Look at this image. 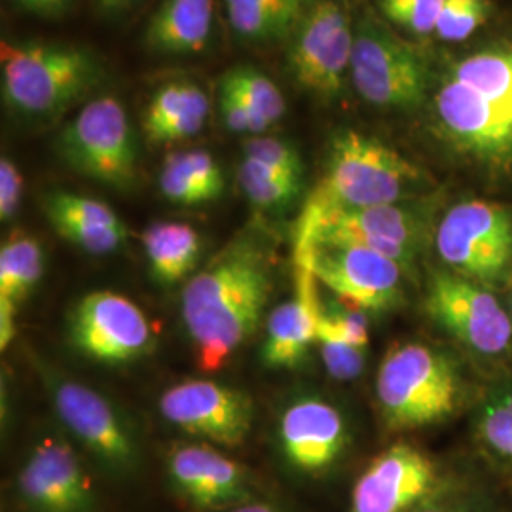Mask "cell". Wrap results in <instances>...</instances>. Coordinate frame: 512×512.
<instances>
[{"instance_id":"obj_3","label":"cell","mask_w":512,"mask_h":512,"mask_svg":"<svg viewBox=\"0 0 512 512\" xmlns=\"http://www.w3.org/2000/svg\"><path fill=\"white\" fill-rule=\"evenodd\" d=\"M105 76L99 57L84 46L54 40H4L0 46L2 103L25 124H54Z\"/></svg>"},{"instance_id":"obj_17","label":"cell","mask_w":512,"mask_h":512,"mask_svg":"<svg viewBox=\"0 0 512 512\" xmlns=\"http://www.w3.org/2000/svg\"><path fill=\"white\" fill-rule=\"evenodd\" d=\"M277 446L294 471L321 475L344 454L348 423L334 404L317 395H296L279 412Z\"/></svg>"},{"instance_id":"obj_14","label":"cell","mask_w":512,"mask_h":512,"mask_svg":"<svg viewBox=\"0 0 512 512\" xmlns=\"http://www.w3.org/2000/svg\"><path fill=\"white\" fill-rule=\"evenodd\" d=\"M23 512H99L92 478L61 433L40 435L16 476Z\"/></svg>"},{"instance_id":"obj_22","label":"cell","mask_w":512,"mask_h":512,"mask_svg":"<svg viewBox=\"0 0 512 512\" xmlns=\"http://www.w3.org/2000/svg\"><path fill=\"white\" fill-rule=\"evenodd\" d=\"M211 99L194 80L177 78L152 93L143 114V131L152 145H175L194 139L207 126Z\"/></svg>"},{"instance_id":"obj_2","label":"cell","mask_w":512,"mask_h":512,"mask_svg":"<svg viewBox=\"0 0 512 512\" xmlns=\"http://www.w3.org/2000/svg\"><path fill=\"white\" fill-rule=\"evenodd\" d=\"M435 118L452 145L480 160L512 154V44H492L454 63L435 93Z\"/></svg>"},{"instance_id":"obj_24","label":"cell","mask_w":512,"mask_h":512,"mask_svg":"<svg viewBox=\"0 0 512 512\" xmlns=\"http://www.w3.org/2000/svg\"><path fill=\"white\" fill-rule=\"evenodd\" d=\"M202 247V236L188 222L156 220L143 232L148 270L165 287L186 283L198 272Z\"/></svg>"},{"instance_id":"obj_21","label":"cell","mask_w":512,"mask_h":512,"mask_svg":"<svg viewBox=\"0 0 512 512\" xmlns=\"http://www.w3.org/2000/svg\"><path fill=\"white\" fill-rule=\"evenodd\" d=\"M42 211L55 232L88 255H110L124 247L128 228L101 200L54 190L42 198Z\"/></svg>"},{"instance_id":"obj_9","label":"cell","mask_w":512,"mask_h":512,"mask_svg":"<svg viewBox=\"0 0 512 512\" xmlns=\"http://www.w3.org/2000/svg\"><path fill=\"white\" fill-rule=\"evenodd\" d=\"M355 27L338 0H306L287 38V65L294 82L321 101L344 92L351 71Z\"/></svg>"},{"instance_id":"obj_40","label":"cell","mask_w":512,"mask_h":512,"mask_svg":"<svg viewBox=\"0 0 512 512\" xmlns=\"http://www.w3.org/2000/svg\"><path fill=\"white\" fill-rule=\"evenodd\" d=\"M224 512H281V509H277L272 503L268 501H262V499H251V501H245L234 509H228Z\"/></svg>"},{"instance_id":"obj_7","label":"cell","mask_w":512,"mask_h":512,"mask_svg":"<svg viewBox=\"0 0 512 512\" xmlns=\"http://www.w3.org/2000/svg\"><path fill=\"white\" fill-rule=\"evenodd\" d=\"M57 154L76 173L116 190H131L139 175V145L128 110L114 95H97L61 128Z\"/></svg>"},{"instance_id":"obj_1","label":"cell","mask_w":512,"mask_h":512,"mask_svg":"<svg viewBox=\"0 0 512 512\" xmlns=\"http://www.w3.org/2000/svg\"><path fill=\"white\" fill-rule=\"evenodd\" d=\"M274 289V243L256 228L226 243L184 283L181 317L200 370L219 372L255 336Z\"/></svg>"},{"instance_id":"obj_39","label":"cell","mask_w":512,"mask_h":512,"mask_svg":"<svg viewBox=\"0 0 512 512\" xmlns=\"http://www.w3.org/2000/svg\"><path fill=\"white\" fill-rule=\"evenodd\" d=\"M93 2L97 4L99 10L107 12L110 16H118V14H124L131 8H135L141 0H93Z\"/></svg>"},{"instance_id":"obj_35","label":"cell","mask_w":512,"mask_h":512,"mask_svg":"<svg viewBox=\"0 0 512 512\" xmlns=\"http://www.w3.org/2000/svg\"><path fill=\"white\" fill-rule=\"evenodd\" d=\"M480 435L499 456L512 459V412L497 399L482 410Z\"/></svg>"},{"instance_id":"obj_6","label":"cell","mask_w":512,"mask_h":512,"mask_svg":"<svg viewBox=\"0 0 512 512\" xmlns=\"http://www.w3.org/2000/svg\"><path fill=\"white\" fill-rule=\"evenodd\" d=\"M44 389L63 429L112 476H128L139 465V439L128 416L107 395L35 359Z\"/></svg>"},{"instance_id":"obj_19","label":"cell","mask_w":512,"mask_h":512,"mask_svg":"<svg viewBox=\"0 0 512 512\" xmlns=\"http://www.w3.org/2000/svg\"><path fill=\"white\" fill-rule=\"evenodd\" d=\"M437 484L435 463L410 444L387 448L359 476L349 512H410Z\"/></svg>"},{"instance_id":"obj_11","label":"cell","mask_w":512,"mask_h":512,"mask_svg":"<svg viewBox=\"0 0 512 512\" xmlns=\"http://www.w3.org/2000/svg\"><path fill=\"white\" fill-rule=\"evenodd\" d=\"M435 247L450 272L497 283L512 266L511 211L484 200L456 203L440 219Z\"/></svg>"},{"instance_id":"obj_13","label":"cell","mask_w":512,"mask_h":512,"mask_svg":"<svg viewBox=\"0 0 512 512\" xmlns=\"http://www.w3.org/2000/svg\"><path fill=\"white\" fill-rule=\"evenodd\" d=\"M158 408L188 437L224 448L243 444L255 423V401L247 391L205 378L167 387Z\"/></svg>"},{"instance_id":"obj_28","label":"cell","mask_w":512,"mask_h":512,"mask_svg":"<svg viewBox=\"0 0 512 512\" xmlns=\"http://www.w3.org/2000/svg\"><path fill=\"white\" fill-rule=\"evenodd\" d=\"M238 183L245 198L260 211H283L302 194L304 179L277 173L266 165L243 158L238 169Z\"/></svg>"},{"instance_id":"obj_5","label":"cell","mask_w":512,"mask_h":512,"mask_svg":"<svg viewBox=\"0 0 512 512\" xmlns=\"http://www.w3.org/2000/svg\"><path fill=\"white\" fill-rule=\"evenodd\" d=\"M376 399L391 431L433 425L458 406V372L439 349L418 342L397 344L378 368Z\"/></svg>"},{"instance_id":"obj_31","label":"cell","mask_w":512,"mask_h":512,"mask_svg":"<svg viewBox=\"0 0 512 512\" xmlns=\"http://www.w3.org/2000/svg\"><path fill=\"white\" fill-rule=\"evenodd\" d=\"M490 14L488 0H444L435 33L444 42H463L475 35Z\"/></svg>"},{"instance_id":"obj_20","label":"cell","mask_w":512,"mask_h":512,"mask_svg":"<svg viewBox=\"0 0 512 512\" xmlns=\"http://www.w3.org/2000/svg\"><path fill=\"white\" fill-rule=\"evenodd\" d=\"M296 294L275 306L266 319L260 363L272 370H296L308 359L317 334L319 281L310 268L294 264Z\"/></svg>"},{"instance_id":"obj_38","label":"cell","mask_w":512,"mask_h":512,"mask_svg":"<svg viewBox=\"0 0 512 512\" xmlns=\"http://www.w3.org/2000/svg\"><path fill=\"white\" fill-rule=\"evenodd\" d=\"M16 311L18 306L6 298H0V349L8 348L16 338Z\"/></svg>"},{"instance_id":"obj_12","label":"cell","mask_w":512,"mask_h":512,"mask_svg":"<svg viewBox=\"0 0 512 512\" xmlns=\"http://www.w3.org/2000/svg\"><path fill=\"white\" fill-rule=\"evenodd\" d=\"M67 338L80 355L110 366L139 361L156 346L147 313L114 291L82 296L69 311Z\"/></svg>"},{"instance_id":"obj_4","label":"cell","mask_w":512,"mask_h":512,"mask_svg":"<svg viewBox=\"0 0 512 512\" xmlns=\"http://www.w3.org/2000/svg\"><path fill=\"white\" fill-rule=\"evenodd\" d=\"M427 183L420 165L395 148L361 131L344 129L332 137L325 171L296 224H310L334 211L410 202Z\"/></svg>"},{"instance_id":"obj_41","label":"cell","mask_w":512,"mask_h":512,"mask_svg":"<svg viewBox=\"0 0 512 512\" xmlns=\"http://www.w3.org/2000/svg\"><path fill=\"white\" fill-rule=\"evenodd\" d=\"M410 512H459L448 505H439V503H421L416 509Z\"/></svg>"},{"instance_id":"obj_18","label":"cell","mask_w":512,"mask_h":512,"mask_svg":"<svg viewBox=\"0 0 512 512\" xmlns=\"http://www.w3.org/2000/svg\"><path fill=\"white\" fill-rule=\"evenodd\" d=\"M165 467L175 494L196 509L224 512L255 499L249 471L209 442L173 446Z\"/></svg>"},{"instance_id":"obj_33","label":"cell","mask_w":512,"mask_h":512,"mask_svg":"<svg viewBox=\"0 0 512 512\" xmlns=\"http://www.w3.org/2000/svg\"><path fill=\"white\" fill-rule=\"evenodd\" d=\"M444 0H378L380 12L391 23L416 37L435 33Z\"/></svg>"},{"instance_id":"obj_43","label":"cell","mask_w":512,"mask_h":512,"mask_svg":"<svg viewBox=\"0 0 512 512\" xmlns=\"http://www.w3.org/2000/svg\"><path fill=\"white\" fill-rule=\"evenodd\" d=\"M511 311H512V306H511ZM511 319H512V315H511Z\"/></svg>"},{"instance_id":"obj_30","label":"cell","mask_w":512,"mask_h":512,"mask_svg":"<svg viewBox=\"0 0 512 512\" xmlns=\"http://www.w3.org/2000/svg\"><path fill=\"white\" fill-rule=\"evenodd\" d=\"M315 344L319 346V355L330 376L338 382H349L363 374L365 370L366 349L355 348L340 338L327 323L317 315V334Z\"/></svg>"},{"instance_id":"obj_15","label":"cell","mask_w":512,"mask_h":512,"mask_svg":"<svg viewBox=\"0 0 512 512\" xmlns=\"http://www.w3.org/2000/svg\"><path fill=\"white\" fill-rule=\"evenodd\" d=\"M423 238V217L410 202L368 209L334 211L310 224H296L294 243L313 239L361 245L401 264L404 270L416 260Z\"/></svg>"},{"instance_id":"obj_32","label":"cell","mask_w":512,"mask_h":512,"mask_svg":"<svg viewBox=\"0 0 512 512\" xmlns=\"http://www.w3.org/2000/svg\"><path fill=\"white\" fill-rule=\"evenodd\" d=\"M241 148H243V158H247V160L266 165L277 173L304 179L302 156L293 143H289L285 139L256 135V137H247Z\"/></svg>"},{"instance_id":"obj_37","label":"cell","mask_w":512,"mask_h":512,"mask_svg":"<svg viewBox=\"0 0 512 512\" xmlns=\"http://www.w3.org/2000/svg\"><path fill=\"white\" fill-rule=\"evenodd\" d=\"M18 10L40 19L65 18L73 10L74 0H10Z\"/></svg>"},{"instance_id":"obj_26","label":"cell","mask_w":512,"mask_h":512,"mask_svg":"<svg viewBox=\"0 0 512 512\" xmlns=\"http://www.w3.org/2000/svg\"><path fill=\"white\" fill-rule=\"evenodd\" d=\"M230 29L249 42H287L306 0H224Z\"/></svg>"},{"instance_id":"obj_29","label":"cell","mask_w":512,"mask_h":512,"mask_svg":"<svg viewBox=\"0 0 512 512\" xmlns=\"http://www.w3.org/2000/svg\"><path fill=\"white\" fill-rule=\"evenodd\" d=\"M220 84L238 92L270 128L279 124L287 112L285 95L268 74L253 65H239L226 71L220 78Z\"/></svg>"},{"instance_id":"obj_27","label":"cell","mask_w":512,"mask_h":512,"mask_svg":"<svg viewBox=\"0 0 512 512\" xmlns=\"http://www.w3.org/2000/svg\"><path fill=\"white\" fill-rule=\"evenodd\" d=\"M46 253L35 236L14 230L0 247V298L21 306L44 277Z\"/></svg>"},{"instance_id":"obj_36","label":"cell","mask_w":512,"mask_h":512,"mask_svg":"<svg viewBox=\"0 0 512 512\" xmlns=\"http://www.w3.org/2000/svg\"><path fill=\"white\" fill-rule=\"evenodd\" d=\"M25 181L18 164L10 156L0 160V220L10 222L18 215Z\"/></svg>"},{"instance_id":"obj_16","label":"cell","mask_w":512,"mask_h":512,"mask_svg":"<svg viewBox=\"0 0 512 512\" xmlns=\"http://www.w3.org/2000/svg\"><path fill=\"white\" fill-rule=\"evenodd\" d=\"M425 306L433 321L482 355L503 353L512 340L511 315L480 283L454 272H433Z\"/></svg>"},{"instance_id":"obj_25","label":"cell","mask_w":512,"mask_h":512,"mask_svg":"<svg viewBox=\"0 0 512 512\" xmlns=\"http://www.w3.org/2000/svg\"><path fill=\"white\" fill-rule=\"evenodd\" d=\"M158 188L167 202L196 207L219 200L226 181L222 167L211 152L190 148L165 156L158 173Z\"/></svg>"},{"instance_id":"obj_10","label":"cell","mask_w":512,"mask_h":512,"mask_svg":"<svg viewBox=\"0 0 512 512\" xmlns=\"http://www.w3.org/2000/svg\"><path fill=\"white\" fill-rule=\"evenodd\" d=\"M294 264L310 268L319 285L353 310H389L403 294V266L361 245L321 239L294 243Z\"/></svg>"},{"instance_id":"obj_8","label":"cell","mask_w":512,"mask_h":512,"mask_svg":"<svg viewBox=\"0 0 512 512\" xmlns=\"http://www.w3.org/2000/svg\"><path fill=\"white\" fill-rule=\"evenodd\" d=\"M349 80L378 109H418L431 88L423 55L370 14L355 25Z\"/></svg>"},{"instance_id":"obj_42","label":"cell","mask_w":512,"mask_h":512,"mask_svg":"<svg viewBox=\"0 0 512 512\" xmlns=\"http://www.w3.org/2000/svg\"><path fill=\"white\" fill-rule=\"evenodd\" d=\"M495 399H497L499 403L503 404V406H507V408L512 412V391H505V393L497 395Z\"/></svg>"},{"instance_id":"obj_23","label":"cell","mask_w":512,"mask_h":512,"mask_svg":"<svg viewBox=\"0 0 512 512\" xmlns=\"http://www.w3.org/2000/svg\"><path fill=\"white\" fill-rule=\"evenodd\" d=\"M213 27V0H164L148 19L143 40L156 54H200L211 42Z\"/></svg>"},{"instance_id":"obj_34","label":"cell","mask_w":512,"mask_h":512,"mask_svg":"<svg viewBox=\"0 0 512 512\" xmlns=\"http://www.w3.org/2000/svg\"><path fill=\"white\" fill-rule=\"evenodd\" d=\"M219 109L222 124L228 131L256 137L264 135L270 126L256 114L255 109L232 88L219 82Z\"/></svg>"}]
</instances>
